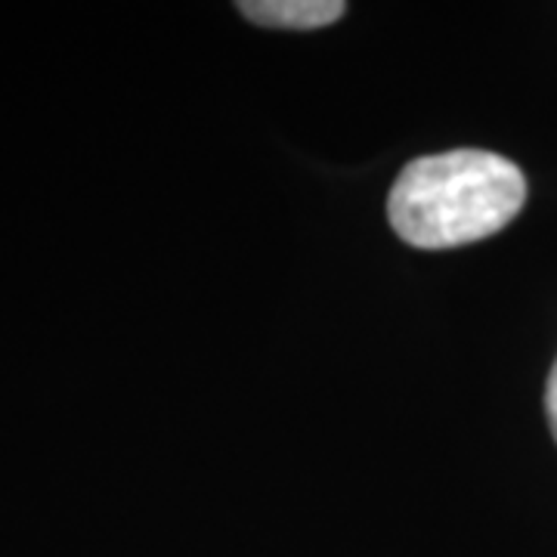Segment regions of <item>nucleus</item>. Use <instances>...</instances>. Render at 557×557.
Segmentation results:
<instances>
[{
	"label": "nucleus",
	"instance_id": "f257e3e1",
	"mask_svg": "<svg viewBox=\"0 0 557 557\" xmlns=\"http://www.w3.org/2000/svg\"><path fill=\"white\" fill-rule=\"evenodd\" d=\"M527 180L515 161L483 149H453L409 161L391 189L387 218L416 248H458L496 236L518 218Z\"/></svg>",
	"mask_w": 557,
	"mask_h": 557
},
{
	"label": "nucleus",
	"instance_id": "7ed1b4c3",
	"mask_svg": "<svg viewBox=\"0 0 557 557\" xmlns=\"http://www.w3.org/2000/svg\"><path fill=\"white\" fill-rule=\"evenodd\" d=\"M545 412H548V424H552V434L557 440V359L552 375H548V391H545Z\"/></svg>",
	"mask_w": 557,
	"mask_h": 557
},
{
	"label": "nucleus",
	"instance_id": "f03ea898",
	"mask_svg": "<svg viewBox=\"0 0 557 557\" xmlns=\"http://www.w3.org/2000/svg\"><path fill=\"white\" fill-rule=\"evenodd\" d=\"M239 13L267 28L313 32L338 22L347 7L341 0H242Z\"/></svg>",
	"mask_w": 557,
	"mask_h": 557
}]
</instances>
